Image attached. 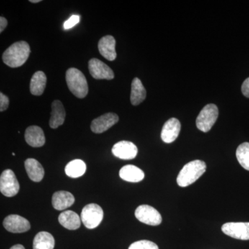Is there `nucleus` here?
I'll return each instance as SVG.
<instances>
[{"label": "nucleus", "instance_id": "423d86ee", "mask_svg": "<svg viewBox=\"0 0 249 249\" xmlns=\"http://www.w3.org/2000/svg\"><path fill=\"white\" fill-rule=\"evenodd\" d=\"M19 191V184L12 170H5L0 177V191L4 196L12 197Z\"/></svg>", "mask_w": 249, "mask_h": 249}, {"label": "nucleus", "instance_id": "0eeeda50", "mask_svg": "<svg viewBox=\"0 0 249 249\" xmlns=\"http://www.w3.org/2000/svg\"><path fill=\"white\" fill-rule=\"evenodd\" d=\"M135 217L139 222L150 226H158L162 222V217L158 211L149 205L139 206L135 211Z\"/></svg>", "mask_w": 249, "mask_h": 249}, {"label": "nucleus", "instance_id": "bb28decb", "mask_svg": "<svg viewBox=\"0 0 249 249\" xmlns=\"http://www.w3.org/2000/svg\"><path fill=\"white\" fill-rule=\"evenodd\" d=\"M80 16H78V15H73V16H71L67 20L64 22V29L65 30L71 29V28L75 27L76 24H78L80 22Z\"/></svg>", "mask_w": 249, "mask_h": 249}, {"label": "nucleus", "instance_id": "6ab92c4d", "mask_svg": "<svg viewBox=\"0 0 249 249\" xmlns=\"http://www.w3.org/2000/svg\"><path fill=\"white\" fill-rule=\"evenodd\" d=\"M119 176L124 181L128 182H140L144 178L145 174L138 167L133 165H124L119 171Z\"/></svg>", "mask_w": 249, "mask_h": 249}, {"label": "nucleus", "instance_id": "a878e982", "mask_svg": "<svg viewBox=\"0 0 249 249\" xmlns=\"http://www.w3.org/2000/svg\"><path fill=\"white\" fill-rule=\"evenodd\" d=\"M128 249H159V247L151 241L140 240L132 243Z\"/></svg>", "mask_w": 249, "mask_h": 249}, {"label": "nucleus", "instance_id": "473e14b6", "mask_svg": "<svg viewBox=\"0 0 249 249\" xmlns=\"http://www.w3.org/2000/svg\"><path fill=\"white\" fill-rule=\"evenodd\" d=\"M12 155L15 156V155H16V154H15L14 152V153H13Z\"/></svg>", "mask_w": 249, "mask_h": 249}, {"label": "nucleus", "instance_id": "a211bd4d", "mask_svg": "<svg viewBox=\"0 0 249 249\" xmlns=\"http://www.w3.org/2000/svg\"><path fill=\"white\" fill-rule=\"evenodd\" d=\"M26 171L31 181L40 182L45 176V170L42 165L35 159H27L24 162Z\"/></svg>", "mask_w": 249, "mask_h": 249}, {"label": "nucleus", "instance_id": "412c9836", "mask_svg": "<svg viewBox=\"0 0 249 249\" xmlns=\"http://www.w3.org/2000/svg\"><path fill=\"white\" fill-rule=\"evenodd\" d=\"M47 85V76L43 71H37L31 78L30 91L34 96H40L45 91Z\"/></svg>", "mask_w": 249, "mask_h": 249}, {"label": "nucleus", "instance_id": "9d476101", "mask_svg": "<svg viewBox=\"0 0 249 249\" xmlns=\"http://www.w3.org/2000/svg\"><path fill=\"white\" fill-rule=\"evenodd\" d=\"M3 225L8 231L14 233H22L31 229L30 222L18 214H11L5 218Z\"/></svg>", "mask_w": 249, "mask_h": 249}, {"label": "nucleus", "instance_id": "c85d7f7f", "mask_svg": "<svg viewBox=\"0 0 249 249\" xmlns=\"http://www.w3.org/2000/svg\"><path fill=\"white\" fill-rule=\"evenodd\" d=\"M242 92L246 97L249 98V78L246 79L242 84Z\"/></svg>", "mask_w": 249, "mask_h": 249}, {"label": "nucleus", "instance_id": "f03ea898", "mask_svg": "<svg viewBox=\"0 0 249 249\" xmlns=\"http://www.w3.org/2000/svg\"><path fill=\"white\" fill-rule=\"evenodd\" d=\"M206 170V164L201 160L189 162L183 167L178 173L177 182L180 187H187L193 184L204 175Z\"/></svg>", "mask_w": 249, "mask_h": 249}, {"label": "nucleus", "instance_id": "aec40b11", "mask_svg": "<svg viewBox=\"0 0 249 249\" xmlns=\"http://www.w3.org/2000/svg\"><path fill=\"white\" fill-rule=\"evenodd\" d=\"M58 221L62 227L68 230H76L79 229L81 219L76 213L71 211H64L59 215Z\"/></svg>", "mask_w": 249, "mask_h": 249}, {"label": "nucleus", "instance_id": "f257e3e1", "mask_svg": "<svg viewBox=\"0 0 249 249\" xmlns=\"http://www.w3.org/2000/svg\"><path fill=\"white\" fill-rule=\"evenodd\" d=\"M31 49L25 41L15 42L3 53V62L12 68L22 66L29 58Z\"/></svg>", "mask_w": 249, "mask_h": 249}, {"label": "nucleus", "instance_id": "c756f323", "mask_svg": "<svg viewBox=\"0 0 249 249\" xmlns=\"http://www.w3.org/2000/svg\"><path fill=\"white\" fill-rule=\"evenodd\" d=\"M8 22L6 18L4 17L0 18V33H2L7 27Z\"/></svg>", "mask_w": 249, "mask_h": 249}, {"label": "nucleus", "instance_id": "b1692460", "mask_svg": "<svg viewBox=\"0 0 249 249\" xmlns=\"http://www.w3.org/2000/svg\"><path fill=\"white\" fill-rule=\"evenodd\" d=\"M87 170V165L83 160H75L67 163L65 173L71 178H78L83 176Z\"/></svg>", "mask_w": 249, "mask_h": 249}, {"label": "nucleus", "instance_id": "20e7f679", "mask_svg": "<svg viewBox=\"0 0 249 249\" xmlns=\"http://www.w3.org/2000/svg\"><path fill=\"white\" fill-rule=\"evenodd\" d=\"M219 111L215 105L209 104L205 106L199 116L196 118V127L203 132H208L211 130L217 121Z\"/></svg>", "mask_w": 249, "mask_h": 249}, {"label": "nucleus", "instance_id": "1a4fd4ad", "mask_svg": "<svg viewBox=\"0 0 249 249\" xmlns=\"http://www.w3.org/2000/svg\"><path fill=\"white\" fill-rule=\"evenodd\" d=\"M89 71L90 74L95 79L112 80L114 78V72L110 67L97 58H92L89 60Z\"/></svg>", "mask_w": 249, "mask_h": 249}, {"label": "nucleus", "instance_id": "4468645a", "mask_svg": "<svg viewBox=\"0 0 249 249\" xmlns=\"http://www.w3.org/2000/svg\"><path fill=\"white\" fill-rule=\"evenodd\" d=\"M98 50L105 58L113 61L116 58V40L111 36H106L102 37L98 42Z\"/></svg>", "mask_w": 249, "mask_h": 249}, {"label": "nucleus", "instance_id": "6e6552de", "mask_svg": "<svg viewBox=\"0 0 249 249\" xmlns=\"http://www.w3.org/2000/svg\"><path fill=\"white\" fill-rule=\"evenodd\" d=\"M222 232L229 237L249 240V222H229L223 224Z\"/></svg>", "mask_w": 249, "mask_h": 249}, {"label": "nucleus", "instance_id": "2eb2a0df", "mask_svg": "<svg viewBox=\"0 0 249 249\" xmlns=\"http://www.w3.org/2000/svg\"><path fill=\"white\" fill-rule=\"evenodd\" d=\"M24 139L26 142L33 147L43 146L45 143V137L43 130L38 126L32 125L25 131Z\"/></svg>", "mask_w": 249, "mask_h": 249}, {"label": "nucleus", "instance_id": "ddd939ff", "mask_svg": "<svg viewBox=\"0 0 249 249\" xmlns=\"http://www.w3.org/2000/svg\"><path fill=\"white\" fill-rule=\"evenodd\" d=\"M180 131H181V124L179 121L175 118H172L163 124L160 137L163 142L171 143L178 138Z\"/></svg>", "mask_w": 249, "mask_h": 249}, {"label": "nucleus", "instance_id": "393cba45", "mask_svg": "<svg viewBox=\"0 0 249 249\" xmlns=\"http://www.w3.org/2000/svg\"><path fill=\"white\" fill-rule=\"evenodd\" d=\"M236 157L241 166L249 171V142H243L239 145L236 151Z\"/></svg>", "mask_w": 249, "mask_h": 249}, {"label": "nucleus", "instance_id": "39448f33", "mask_svg": "<svg viewBox=\"0 0 249 249\" xmlns=\"http://www.w3.org/2000/svg\"><path fill=\"white\" fill-rule=\"evenodd\" d=\"M103 211L99 205L89 204L83 208L81 213V221L85 227L89 229L98 227L103 221Z\"/></svg>", "mask_w": 249, "mask_h": 249}, {"label": "nucleus", "instance_id": "4be33fe9", "mask_svg": "<svg viewBox=\"0 0 249 249\" xmlns=\"http://www.w3.org/2000/svg\"><path fill=\"white\" fill-rule=\"evenodd\" d=\"M146 98V90L138 78H134L132 83L130 101L133 106H139Z\"/></svg>", "mask_w": 249, "mask_h": 249}, {"label": "nucleus", "instance_id": "7c9ffc66", "mask_svg": "<svg viewBox=\"0 0 249 249\" xmlns=\"http://www.w3.org/2000/svg\"><path fill=\"white\" fill-rule=\"evenodd\" d=\"M10 249H25L24 248V246L21 245H14V247H11Z\"/></svg>", "mask_w": 249, "mask_h": 249}, {"label": "nucleus", "instance_id": "f8f14e48", "mask_svg": "<svg viewBox=\"0 0 249 249\" xmlns=\"http://www.w3.org/2000/svg\"><path fill=\"white\" fill-rule=\"evenodd\" d=\"M119 120V116L114 113H107L103 114L96 118L91 122V131L96 134L103 133L117 124Z\"/></svg>", "mask_w": 249, "mask_h": 249}, {"label": "nucleus", "instance_id": "cd10ccee", "mask_svg": "<svg viewBox=\"0 0 249 249\" xmlns=\"http://www.w3.org/2000/svg\"><path fill=\"white\" fill-rule=\"evenodd\" d=\"M9 106V98L2 92L0 93V111H4L6 110Z\"/></svg>", "mask_w": 249, "mask_h": 249}, {"label": "nucleus", "instance_id": "dca6fc26", "mask_svg": "<svg viewBox=\"0 0 249 249\" xmlns=\"http://www.w3.org/2000/svg\"><path fill=\"white\" fill-rule=\"evenodd\" d=\"M75 197L70 192H55L52 196V205L54 209L63 211L74 204Z\"/></svg>", "mask_w": 249, "mask_h": 249}, {"label": "nucleus", "instance_id": "5701e85b", "mask_svg": "<svg viewBox=\"0 0 249 249\" xmlns=\"http://www.w3.org/2000/svg\"><path fill=\"white\" fill-rule=\"evenodd\" d=\"M55 240L52 234L42 231L36 235L33 242V249H53Z\"/></svg>", "mask_w": 249, "mask_h": 249}, {"label": "nucleus", "instance_id": "2f4dec72", "mask_svg": "<svg viewBox=\"0 0 249 249\" xmlns=\"http://www.w3.org/2000/svg\"><path fill=\"white\" fill-rule=\"evenodd\" d=\"M29 1H30L31 3H34V4H35V3L40 2L41 0H30Z\"/></svg>", "mask_w": 249, "mask_h": 249}, {"label": "nucleus", "instance_id": "9b49d317", "mask_svg": "<svg viewBox=\"0 0 249 249\" xmlns=\"http://www.w3.org/2000/svg\"><path fill=\"white\" fill-rule=\"evenodd\" d=\"M113 155L124 160H133L138 154L137 147L132 142L121 141L112 147Z\"/></svg>", "mask_w": 249, "mask_h": 249}, {"label": "nucleus", "instance_id": "f3484780", "mask_svg": "<svg viewBox=\"0 0 249 249\" xmlns=\"http://www.w3.org/2000/svg\"><path fill=\"white\" fill-rule=\"evenodd\" d=\"M65 108L61 101L55 100L52 104V112L49 120V126L52 129L58 128L59 126L62 125L65 122Z\"/></svg>", "mask_w": 249, "mask_h": 249}, {"label": "nucleus", "instance_id": "7ed1b4c3", "mask_svg": "<svg viewBox=\"0 0 249 249\" xmlns=\"http://www.w3.org/2000/svg\"><path fill=\"white\" fill-rule=\"evenodd\" d=\"M66 81L69 89L78 98L88 95V85L85 75L76 68H70L66 72Z\"/></svg>", "mask_w": 249, "mask_h": 249}]
</instances>
